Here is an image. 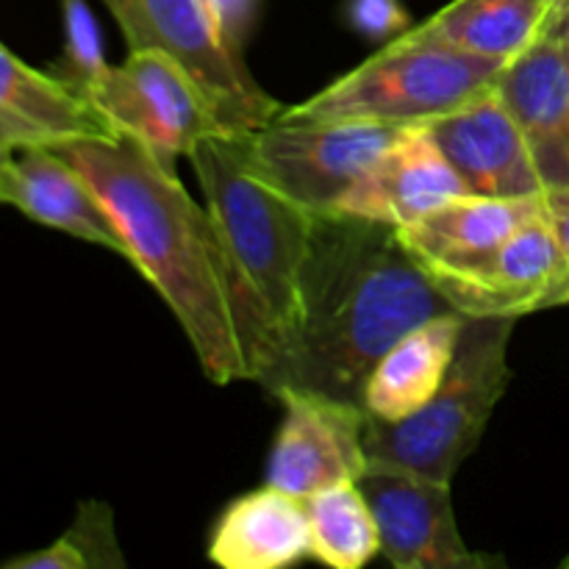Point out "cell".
Segmentation results:
<instances>
[{
    "label": "cell",
    "mask_w": 569,
    "mask_h": 569,
    "mask_svg": "<svg viewBox=\"0 0 569 569\" xmlns=\"http://www.w3.org/2000/svg\"><path fill=\"white\" fill-rule=\"evenodd\" d=\"M450 311L398 228L337 211L315 214L298 331L261 387L270 395L309 389L365 409L378 359L411 328Z\"/></svg>",
    "instance_id": "6da1fadb"
},
{
    "label": "cell",
    "mask_w": 569,
    "mask_h": 569,
    "mask_svg": "<svg viewBox=\"0 0 569 569\" xmlns=\"http://www.w3.org/2000/svg\"><path fill=\"white\" fill-rule=\"evenodd\" d=\"M120 228L128 261L148 278L214 383L248 381L233 281L220 231L170 164L131 133L56 144Z\"/></svg>",
    "instance_id": "7a4b0ae2"
},
{
    "label": "cell",
    "mask_w": 569,
    "mask_h": 569,
    "mask_svg": "<svg viewBox=\"0 0 569 569\" xmlns=\"http://www.w3.org/2000/svg\"><path fill=\"white\" fill-rule=\"evenodd\" d=\"M187 159L231 267L248 381L264 383L298 331L300 278L315 214L253 170L244 131L206 133Z\"/></svg>",
    "instance_id": "3957f363"
},
{
    "label": "cell",
    "mask_w": 569,
    "mask_h": 569,
    "mask_svg": "<svg viewBox=\"0 0 569 569\" xmlns=\"http://www.w3.org/2000/svg\"><path fill=\"white\" fill-rule=\"evenodd\" d=\"M503 67L445 42L420 22L383 42L365 64L283 109L278 120L431 126L492 89Z\"/></svg>",
    "instance_id": "277c9868"
},
{
    "label": "cell",
    "mask_w": 569,
    "mask_h": 569,
    "mask_svg": "<svg viewBox=\"0 0 569 569\" xmlns=\"http://www.w3.org/2000/svg\"><path fill=\"white\" fill-rule=\"evenodd\" d=\"M515 322V317H467L456 359L439 392L406 420L383 422L367 417V467L453 481L509 389Z\"/></svg>",
    "instance_id": "5b68a950"
},
{
    "label": "cell",
    "mask_w": 569,
    "mask_h": 569,
    "mask_svg": "<svg viewBox=\"0 0 569 569\" xmlns=\"http://www.w3.org/2000/svg\"><path fill=\"white\" fill-rule=\"evenodd\" d=\"M128 50H159L183 67L226 131H256L283 111L217 33L203 0H103Z\"/></svg>",
    "instance_id": "8992f818"
},
{
    "label": "cell",
    "mask_w": 569,
    "mask_h": 569,
    "mask_svg": "<svg viewBox=\"0 0 569 569\" xmlns=\"http://www.w3.org/2000/svg\"><path fill=\"white\" fill-rule=\"evenodd\" d=\"M400 131L403 128L372 122L276 117L256 131H244V148L267 183L311 214H328Z\"/></svg>",
    "instance_id": "52a82bcc"
},
{
    "label": "cell",
    "mask_w": 569,
    "mask_h": 569,
    "mask_svg": "<svg viewBox=\"0 0 569 569\" xmlns=\"http://www.w3.org/2000/svg\"><path fill=\"white\" fill-rule=\"evenodd\" d=\"M114 131L131 133L164 164L192 153L200 137L226 131L181 64L159 50H128L87 89Z\"/></svg>",
    "instance_id": "ba28073f"
},
{
    "label": "cell",
    "mask_w": 569,
    "mask_h": 569,
    "mask_svg": "<svg viewBox=\"0 0 569 569\" xmlns=\"http://www.w3.org/2000/svg\"><path fill=\"white\" fill-rule=\"evenodd\" d=\"M428 276L465 317L520 320L569 303V259L548 209L517 228L481 264Z\"/></svg>",
    "instance_id": "9c48e42d"
},
{
    "label": "cell",
    "mask_w": 569,
    "mask_h": 569,
    "mask_svg": "<svg viewBox=\"0 0 569 569\" xmlns=\"http://www.w3.org/2000/svg\"><path fill=\"white\" fill-rule=\"evenodd\" d=\"M283 422L267 465V483L306 500L365 476L367 411L309 389H281Z\"/></svg>",
    "instance_id": "30bf717a"
},
{
    "label": "cell",
    "mask_w": 569,
    "mask_h": 569,
    "mask_svg": "<svg viewBox=\"0 0 569 569\" xmlns=\"http://www.w3.org/2000/svg\"><path fill=\"white\" fill-rule=\"evenodd\" d=\"M356 483L376 517L381 556L392 567L489 569L503 565L467 548L456 526L450 483L387 470H367Z\"/></svg>",
    "instance_id": "8fae6325"
},
{
    "label": "cell",
    "mask_w": 569,
    "mask_h": 569,
    "mask_svg": "<svg viewBox=\"0 0 569 569\" xmlns=\"http://www.w3.org/2000/svg\"><path fill=\"white\" fill-rule=\"evenodd\" d=\"M459 194H467V183L428 126H415L395 137L333 211L406 228Z\"/></svg>",
    "instance_id": "7c38bea8"
},
{
    "label": "cell",
    "mask_w": 569,
    "mask_h": 569,
    "mask_svg": "<svg viewBox=\"0 0 569 569\" xmlns=\"http://www.w3.org/2000/svg\"><path fill=\"white\" fill-rule=\"evenodd\" d=\"M428 131L467 183V192L487 198L545 194L531 150L495 87L433 120Z\"/></svg>",
    "instance_id": "4fadbf2b"
},
{
    "label": "cell",
    "mask_w": 569,
    "mask_h": 569,
    "mask_svg": "<svg viewBox=\"0 0 569 569\" xmlns=\"http://www.w3.org/2000/svg\"><path fill=\"white\" fill-rule=\"evenodd\" d=\"M522 131L545 194L569 189V50L545 37L495 81Z\"/></svg>",
    "instance_id": "5bb4252c"
},
{
    "label": "cell",
    "mask_w": 569,
    "mask_h": 569,
    "mask_svg": "<svg viewBox=\"0 0 569 569\" xmlns=\"http://www.w3.org/2000/svg\"><path fill=\"white\" fill-rule=\"evenodd\" d=\"M0 206L22 211L39 226L56 228L128 259V244L94 189L56 148L11 153L0 178Z\"/></svg>",
    "instance_id": "9a60e30c"
},
{
    "label": "cell",
    "mask_w": 569,
    "mask_h": 569,
    "mask_svg": "<svg viewBox=\"0 0 569 569\" xmlns=\"http://www.w3.org/2000/svg\"><path fill=\"white\" fill-rule=\"evenodd\" d=\"M114 133V126L87 94L50 70L26 64L0 42V148L17 153Z\"/></svg>",
    "instance_id": "2e32d148"
},
{
    "label": "cell",
    "mask_w": 569,
    "mask_h": 569,
    "mask_svg": "<svg viewBox=\"0 0 569 569\" xmlns=\"http://www.w3.org/2000/svg\"><path fill=\"white\" fill-rule=\"evenodd\" d=\"M545 209V194L487 198L467 192L442 203L422 220L398 228V233L426 272H459L489 259L517 228Z\"/></svg>",
    "instance_id": "e0dca14e"
},
{
    "label": "cell",
    "mask_w": 569,
    "mask_h": 569,
    "mask_svg": "<svg viewBox=\"0 0 569 569\" xmlns=\"http://www.w3.org/2000/svg\"><path fill=\"white\" fill-rule=\"evenodd\" d=\"M209 559L222 569H283L311 559L306 500L272 483L237 498L211 531Z\"/></svg>",
    "instance_id": "ac0fdd59"
},
{
    "label": "cell",
    "mask_w": 569,
    "mask_h": 569,
    "mask_svg": "<svg viewBox=\"0 0 569 569\" xmlns=\"http://www.w3.org/2000/svg\"><path fill=\"white\" fill-rule=\"evenodd\" d=\"M465 322V315L450 311L400 337L367 378V417L398 422L420 411L448 378Z\"/></svg>",
    "instance_id": "d6986e66"
},
{
    "label": "cell",
    "mask_w": 569,
    "mask_h": 569,
    "mask_svg": "<svg viewBox=\"0 0 569 569\" xmlns=\"http://www.w3.org/2000/svg\"><path fill=\"white\" fill-rule=\"evenodd\" d=\"M556 0H453L422 26L445 42L495 61H515L548 37Z\"/></svg>",
    "instance_id": "ffe728a7"
},
{
    "label": "cell",
    "mask_w": 569,
    "mask_h": 569,
    "mask_svg": "<svg viewBox=\"0 0 569 569\" xmlns=\"http://www.w3.org/2000/svg\"><path fill=\"white\" fill-rule=\"evenodd\" d=\"M311 559L333 569H361L381 556L376 517L359 483H339L306 498Z\"/></svg>",
    "instance_id": "44dd1931"
},
{
    "label": "cell",
    "mask_w": 569,
    "mask_h": 569,
    "mask_svg": "<svg viewBox=\"0 0 569 569\" xmlns=\"http://www.w3.org/2000/svg\"><path fill=\"white\" fill-rule=\"evenodd\" d=\"M3 569H122L114 515L100 500H83L72 526L53 545L22 553L0 565Z\"/></svg>",
    "instance_id": "7402d4cb"
},
{
    "label": "cell",
    "mask_w": 569,
    "mask_h": 569,
    "mask_svg": "<svg viewBox=\"0 0 569 569\" xmlns=\"http://www.w3.org/2000/svg\"><path fill=\"white\" fill-rule=\"evenodd\" d=\"M61 22H64V53L59 64L50 67L53 76L87 94V89L106 72L103 42L87 0H59Z\"/></svg>",
    "instance_id": "603a6c76"
},
{
    "label": "cell",
    "mask_w": 569,
    "mask_h": 569,
    "mask_svg": "<svg viewBox=\"0 0 569 569\" xmlns=\"http://www.w3.org/2000/svg\"><path fill=\"white\" fill-rule=\"evenodd\" d=\"M345 20L356 33L376 42H389L411 28V17L400 0H348Z\"/></svg>",
    "instance_id": "cb8c5ba5"
},
{
    "label": "cell",
    "mask_w": 569,
    "mask_h": 569,
    "mask_svg": "<svg viewBox=\"0 0 569 569\" xmlns=\"http://www.w3.org/2000/svg\"><path fill=\"white\" fill-rule=\"evenodd\" d=\"M203 6L222 42L242 53L259 20L261 0H203Z\"/></svg>",
    "instance_id": "d4e9b609"
},
{
    "label": "cell",
    "mask_w": 569,
    "mask_h": 569,
    "mask_svg": "<svg viewBox=\"0 0 569 569\" xmlns=\"http://www.w3.org/2000/svg\"><path fill=\"white\" fill-rule=\"evenodd\" d=\"M545 200H548L550 222H553L556 233H559V239H561V248H565V253L569 259V189L548 192L545 194Z\"/></svg>",
    "instance_id": "484cf974"
},
{
    "label": "cell",
    "mask_w": 569,
    "mask_h": 569,
    "mask_svg": "<svg viewBox=\"0 0 569 569\" xmlns=\"http://www.w3.org/2000/svg\"><path fill=\"white\" fill-rule=\"evenodd\" d=\"M548 37L561 42L569 50V0H556L553 14H550Z\"/></svg>",
    "instance_id": "4316f807"
},
{
    "label": "cell",
    "mask_w": 569,
    "mask_h": 569,
    "mask_svg": "<svg viewBox=\"0 0 569 569\" xmlns=\"http://www.w3.org/2000/svg\"><path fill=\"white\" fill-rule=\"evenodd\" d=\"M9 159H11L9 150L0 148V178H3V170H6V164H9Z\"/></svg>",
    "instance_id": "83f0119b"
}]
</instances>
